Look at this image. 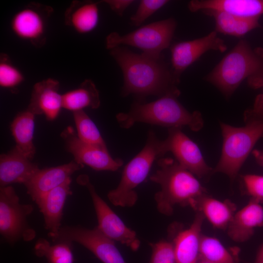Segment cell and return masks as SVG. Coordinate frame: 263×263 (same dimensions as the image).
Wrapping results in <instances>:
<instances>
[{"label":"cell","mask_w":263,"mask_h":263,"mask_svg":"<svg viewBox=\"0 0 263 263\" xmlns=\"http://www.w3.org/2000/svg\"><path fill=\"white\" fill-rule=\"evenodd\" d=\"M110 53L123 73L122 96L133 94L139 97L149 95L160 97L180 91L171 69L160 59L136 54L123 47H116Z\"/></svg>","instance_id":"1"},{"label":"cell","mask_w":263,"mask_h":263,"mask_svg":"<svg viewBox=\"0 0 263 263\" xmlns=\"http://www.w3.org/2000/svg\"><path fill=\"white\" fill-rule=\"evenodd\" d=\"M246 79L253 88L263 85V48L253 49L241 39L206 76V80L226 97Z\"/></svg>","instance_id":"2"},{"label":"cell","mask_w":263,"mask_h":263,"mask_svg":"<svg viewBox=\"0 0 263 263\" xmlns=\"http://www.w3.org/2000/svg\"><path fill=\"white\" fill-rule=\"evenodd\" d=\"M180 91L169 93L147 103L135 102L128 113H120L116 118L120 126L132 127L136 122H143L163 127H188L193 131L200 130L204 125L201 113L188 111L178 101Z\"/></svg>","instance_id":"3"},{"label":"cell","mask_w":263,"mask_h":263,"mask_svg":"<svg viewBox=\"0 0 263 263\" xmlns=\"http://www.w3.org/2000/svg\"><path fill=\"white\" fill-rule=\"evenodd\" d=\"M157 162L158 169L150 180L160 186L154 196L158 210L170 215L175 205L193 207L196 200L206 193L195 175L170 158L162 157Z\"/></svg>","instance_id":"4"},{"label":"cell","mask_w":263,"mask_h":263,"mask_svg":"<svg viewBox=\"0 0 263 263\" xmlns=\"http://www.w3.org/2000/svg\"><path fill=\"white\" fill-rule=\"evenodd\" d=\"M245 125L235 127L221 123L223 138L220 160L213 172L234 179L253 148L263 137V119L244 120Z\"/></svg>","instance_id":"5"},{"label":"cell","mask_w":263,"mask_h":263,"mask_svg":"<svg viewBox=\"0 0 263 263\" xmlns=\"http://www.w3.org/2000/svg\"><path fill=\"white\" fill-rule=\"evenodd\" d=\"M161 142L152 131L149 132L145 145L125 166L118 186L108 194L113 205L131 207L135 204L137 195L134 189L147 177L154 161L165 155Z\"/></svg>","instance_id":"6"},{"label":"cell","mask_w":263,"mask_h":263,"mask_svg":"<svg viewBox=\"0 0 263 263\" xmlns=\"http://www.w3.org/2000/svg\"><path fill=\"white\" fill-rule=\"evenodd\" d=\"M177 25L173 18L152 22L127 34L121 36L116 32L107 38L106 46L112 49L120 45H127L142 50L143 54L160 59L161 53L168 48Z\"/></svg>","instance_id":"7"},{"label":"cell","mask_w":263,"mask_h":263,"mask_svg":"<svg viewBox=\"0 0 263 263\" xmlns=\"http://www.w3.org/2000/svg\"><path fill=\"white\" fill-rule=\"evenodd\" d=\"M33 209L32 205L20 204L12 186L0 187V233L7 241L14 243L20 238L30 241L35 238V232L26 221Z\"/></svg>","instance_id":"8"},{"label":"cell","mask_w":263,"mask_h":263,"mask_svg":"<svg viewBox=\"0 0 263 263\" xmlns=\"http://www.w3.org/2000/svg\"><path fill=\"white\" fill-rule=\"evenodd\" d=\"M181 129H169L167 137L161 142L164 153L171 152L180 165L200 178L213 172L205 161L198 146Z\"/></svg>","instance_id":"9"},{"label":"cell","mask_w":263,"mask_h":263,"mask_svg":"<svg viewBox=\"0 0 263 263\" xmlns=\"http://www.w3.org/2000/svg\"><path fill=\"white\" fill-rule=\"evenodd\" d=\"M75 242L92 252L103 263H127L114 241L102 233L97 227L90 229L78 226L60 228L57 239Z\"/></svg>","instance_id":"10"},{"label":"cell","mask_w":263,"mask_h":263,"mask_svg":"<svg viewBox=\"0 0 263 263\" xmlns=\"http://www.w3.org/2000/svg\"><path fill=\"white\" fill-rule=\"evenodd\" d=\"M227 46L223 39L213 31L207 35L173 44L170 48L172 73L179 84L183 72L209 50L224 52Z\"/></svg>","instance_id":"11"},{"label":"cell","mask_w":263,"mask_h":263,"mask_svg":"<svg viewBox=\"0 0 263 263\" xmlns=\"http://www.w3.org/2000/svg\"><path fill=\"white\" fill-rule=\"evenodd\" d=\"M91 196L98 221L97 228L105 236L126 245L133 251L140 244L135 232L127 227L106 203L98 195L86 178L84 181Z\"/></svg>","instance_id":"12"},{"label":"cell","mask_w":263,"mask_h":263,"mask_svg":"<svg viewBox=\"0 0 263 263\" xmlns=\"http://www.w3.org/2000/svg\"><path fill=\"white\" fill-rule=\"evenodd\" d=\"M67 150L75 161L86 165L96 170L116 171L122 165L120 159L113 158L108 150L86 144L78 137L73 128L68 127L61 134Z\"/></svg>","instance_id":"13"},{"label":"cell","mask_w":263,"mask_h":263,"mask_svg":"<svg viewBox=\"0 0 263 263\" xmlns=\"http://www.w3.org/2000/svg\"><path fill=\"white\" fill-rule=\"evenodd\" d=\"M83 165L72 161L62 165L38 170L24 185L35 202L55 188L62 185Z\"/></svg>","instance_id":"14"},{"label":"cell","mask_w":263,"mask_h":263,"mask_svg":"<svg viewBox=\"0 0 263 263\" xmlns=\"http://www.w3.org/2000/svg\"><path fill=\"white\" fill-rule=\"evenodd\" d=\"M71 179L48 192L35 202L43 215L45 228L53 241L57 240L60 229L63 208L71 193Z\"/></svg>","instance_id":"15"},{"label":"cell","mask_w":263,"mask_h":263,"mask_svg":"<svg viewBox=\"0 0 263 263\" xmlns=\"http://www.w3.org/2000/svg\"><path fill=\"white\" fill-rule=\"evenodd\" d=\"M58 88L59 83L54 79L37 83L27 110L35 115H45L48 120L55 119L62 108V94L59 93Z\"/></svg>","instance_id":"16"},{"label":"cell","mask_w":263,"mask_h":263,"mask_svg":"<svg viewBox=\"0 0 263 263\" xmlns=\"http://www.w3.org/2000/svg\"><path fill=\"white\" fill-rule=\"evenodd\" d=\"M38 166L19 152L15 147L0 156V185L24 184L39 170Z\"/></svg>","instance_id":"17"},{"label":"cell","mask_w":263,"mask_h":263,"mask_svg":"<svg viewBox=\"0 0 263 263\" xmlns=\"http://www.w3.org/2000/svg\"><path fill=\"white\" fill-rule=\"evenodd\" d=\"M263 226V207L260 203L251 199L249 203L235 213L228 225L229 237L236 242L248 240L254 229Z\"/></svg>","instance_id":"18"},{"label":"cell","mask_w":263,"mask_h":263,"mask_svg":"<svg viewBox=\"0 0 263 263\" xmlns=\"http://www.w3.org/2000/svg\"><path fill=\"white\" fill-rule=\"evenodd\" d=\"M188 7L192 12L218 10L245 18L263 15V0H192Z\"/></svg>","instance_id":"19"},{"label":"cell","mask_w":263,"mask_h":263,"mask_svg":"<svg viewBox=\"0 0 263 263\" xmlns=\"http://www.w3.org/2000/svg\"><path fill=\"white\" fill-rule=\"evenodd\" d=\"M204 215L198 212L189 228L178 232L173 244L177 263H197Z\"/></svg>","instance_id":"20"},{"label":"cell","mask_w":263,"mask_h":263,"mask_svg":"<svg viewBox=\"0 0 263 263\" xmlns=\"http://www.w3.org/2000/svg\"><path fill=\"white\" fill-rule=\"evenodd\" d=\"M11 28L19 38L29 41H37L45 33V19L37 8L33 6L27 7L14 15L11 21Z\"/></svg>","instance_id":"21"},{"label":"cell","mask_w":263,"mask_h":263,"mask_svg":"<svg viewBox=\"0 0 263 263\" xmlns=\"http://www.w3.org/2000/svg\"><path fill=\"white\" fill-rule=\"evenodd\" d=\"M201 213L215 227L224 229L235 213L236 206L229 200L221 201L206 193L198 198L192 207Z\"/></svg>","instance_id":"22"},{"label":"cell","mask_w":263,"mask_h":263,"mask_svg":"<svg viewBox=\"0 0 263 263\" xmlns=\"http://www.w3.org/2000/svg\"><path fill=\"white\" fill-rule=\"evenodd\" d=\"M203 12L214 19L215 31L224 35L241 37L250 31L260 27L259 18H245L218 10H206Z\"/></svg>","instance_id":"23"},{"label":"cell","mask_w":263,"mask_h":263,"mask_svg":"<svg viewBox=\"0 0 263 263\" xmlns=\"http://www.w3.org/2000/svg\"><path fill=\"white\" fill-rule=\"evenodd\" d=\"M35 116L27 110L19 113L11 125V130L16 143L15 148L30 160L36 153L33 143Z\"/></svg>","instance_id":"24"},{"label":"cell","mask_w":263,"mask_h":263,"mask_svg":"<svg viewBox=\"0 0 263 263\" xmlns=\"http://www.w3.org/2000/svg\"><path fill=\"white\" fill-rule=\"evenodd\" d=\"M100 104L98 91L89 79L85 80L78 88L62 94V108L73 112L88 107L96 109Z\"/></svg>","instance_id":"25"},{"label":"cell","mask_w":263,"mask_h":263,"mask_svg":"<svg viewBox=\"0 0 263 263\" xmlns=\"http://www.w3.org/2000/svg\"><path fill=\"white\" fill-rule=\"evenodd\" d=\"M99 18L97 3L86 2L77 5L68 14V22L77 32L88 33L96 26Z\"/></svg>","instance_id":"26"},{"label":"cell","mask_w":263,"mask_h":263,"mask_svg":"<svg viewBox=\"0 0 263 263\" xmlns=\"http://www.w3.org/2000/svg\"><path fill=\"white\" fill-rule=\"evenodd\" d=\"M199 259L212 263H236L234 256L218 239L202 234L200 239Z\"/></svg>","instance_id":"27"},{"label":"cell","mask_w":263,"mask_h":263,"mask_svg":"<svg viewBox=\"0 0 263 263\" xmlns=\"http://www.w3.org/2000/svg\"><path fill=\"white\" fill-rule=\"evenodd\" d=\"M35 253L44 257L48 263H73L74 256L69 243L61 242L51 244L44 239H39L34 246Z\"/></svg>","instance_id":"28"},{"label":"cell","mask_w":263,"mask_h":263,"mask_svg":"<svg viewBox=\"0 0 263 263\" xmlns=\"http://www.w3.org/2000/svg\"><path fill=\"white\" fill-rule=\"evenodd\" d=\"M73 115L79 139L86 144L108 150L98 129L90 117L83 110L74 112Z\"/></svg>","instance_id":"29"},{"label":"cell","mask_w":263,"mask_h":263,"mask_svg":"<svg viewBox=\"0 0 263 263\" xmlns=\"http://www.w3.org/2000/svg\"><path fill=\"white\" fill-rule=\"evenodd\" d=\"M150 246L152 253L149 263H177L173 242L163 240Z\"/></svg>","instance_id":"30"},{"label":"cell","mask_w":263,"mask_h":263,"mask_svg":"<svg viewBox=\"0 0 263 263\" xmlns=\"http://www.w3.org/2000/svg\"><path fill=\"white\" fill-rule=\"evenodd\" d=\"M169 1L167 0H140L135 13L131 18L132 24L135 26L141 25L149 17Z\"/></svg>","instance_id":"31"},{"label":"cell","mask_w":263,"mask_h":263,"mask_svg":"<svg viewBox=\"0 0 263 263\" xmlns=\"http://www.w3.org/2000/svg\"><path fill=\"white\" fill-rule=\"evenodd\" d=\"M21 72L12 64L4 60L0 63V85L6 88H14L21 83Z\"/></svg>","instance_id":"32"},{"label":"cell","mask_w":263,"mask_h":263,"mask_svg":"<svg viewBox=\"0 0 263 263\" xmlns=\"http://www.w3.org/2000/svg\"><path fill=\"white\" fill-rule=\"evenodd\" d=\"M243 179L245 190L251 198L260 203L263 201V176L246 174Z\"/></svg>","instance_id":"33"},{"label":"cell","mask_w":263,"mask_h":263,"mask_svg":"<svg viewBox=\"0 0 263 263\" xmlns=\"http://www.w3.org/2000/svg\"><path fill=\"white\" fill-rule=\"evenodd\" d=\"M244 119H263V92L256 96L252 108L244 112Z\"/></svg>","instance_id":"34"},{"label":"cell","mask_w":263,"mask_h":263,"mask_svg":"<svg viewBox=\"0 0 263 263\" xmlns=\"http://www.w3.org/2000/svg\"><path fill=\"white\" fill-rule=\"evenodd\" d=\"M111 8L119 16H122L124 11L134 0H105Z\"/></svg>","instance_id":"35"},{"label":"cell","mask_w":263,"mask_h":263,"mask_svg":"<svg viewBox=\"0 0 263 263\" xmlns=\"http://www.w3.org/2000/svg\"><path fill=\"white\" fill-rule=\"evenodd\" d=\"M255 263H263V244L258 252Z\"/></svg>","instance_id":"36"},{"label":"cell","mask_w":263,"mask_h":263,"mask_svg":"<svg viewBox=\"0 0 263 263\" xmlns=\"http://www.w3.org/2000/svg\"><path fill=\"white\" fill-rule=\"evenodd\" d=\"M254 155L257 162L262 166H263V152L255 151Z\"/></svg>","instance_id":"37"},{"label":"cell","mask_w":263,"mask_h":263,"mask_svg":"<svg viewBox=\"0 0 263 263\" xmlns=\"http://www.w3.org/2000/svg\"><path fill=\"white\" fill-rule=\"evenodd\" d=\"M197 263H212L203 260V259H199Z\"/></svg>","instance_id":"38"}]
</instances>
